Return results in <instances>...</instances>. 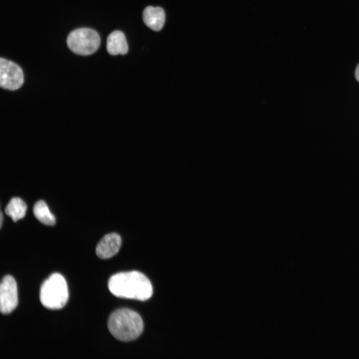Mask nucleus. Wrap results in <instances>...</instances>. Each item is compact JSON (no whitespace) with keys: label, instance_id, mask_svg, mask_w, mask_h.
Returning a JSON list of instances; mask_svg holds the SVG:
<instances>
[{"label":"nucleus","instance_id":"nucleus-1","mask_svg":"<svg viewBox=\"0 0 359 359\" xmlns=\"http://www.w3.org/2000/svg\"><path fill=\"white\" fill-rule=\"evenodd\" d=\"M108 288L115 296L146 301L153 294V287L148 278L138 271L121 272L112 276Z\"/></svg>","mask_w":359,"mask_h":359},{"label":"nucleus","instance_id":"nucleus-2","mask_svg":"<svg viewBox=\"0 0 359 359\" xmlns=\"http://www.w3.org/2000/svg\"><path fill=\"white\" fill-rule=\"evenodd\" d=\"M108 328L112 335L123 342L137 339L142 333L144 323L136 312L122 308L114 312L109 317Z\"/></svg>","mask_w":359,"mask_h":359},{"label":"nucleus","instance_id":"nucleus-3","mask_svg":"<svg viewBox=\"0 0 359 359\" xmlns=\"http://www.w3.org/2000/svg\"><path fill=\"white\" fill-rule=\"evenodd\" d=\"M39 297L41 303L47 309L57 310L63 308L69 298L64 277L58 273L51 274L41 285Z\"/></svg>","mask_w":359,"mask_h":359},{"label":"nucleus","instance_id":"nucleus-4","mask_svg":"<svg viewBox=\"0 0 359 359\" xmlns=\"http://www.w3.org/2000/svg\"><path fill=\"white\" fill-rule=\"evenodd\" d=\"M67 44L74 53L80 55H88L98 50L100 38L98 33L93 29L78 28L69 34Z\"/></svg>","mask_w":359,"mask_h":359},{"label":"nucleus","instance_id":"nucleus-5","mask_svg":"<svg viewBox=\"0 0 359 359\" xmlns=\"http://www.w3.org/2000/svg\"><path fill=\"white\" fill-rule=\"evenodd\" d=\"M21 68L14 62L4 58L0 59V86L9 90L19 88L23 83Z\"/></svg>","mask_w":359,"mask_h":359},{"label":"nucleus","instance_id":"nucleus-6","mask_svg":"<svg viewBox=\"0 0 359 359\" xmlns=\"http://www.w3.org/2000/svg\"><path fill=\"white\" fill-rule=\"evenodd\" d=\"M18 304L16 283L10 275L4 276L0 285V311L2 314L12 312Z\"/></svg>","mask_w":359,"mask_h":359},{"label":"nucleus","instance_id":"nucleus-7","mask_svg":"<svg viewBox=\"0 0 359 359\" xmlns=\"http://www.w3.org/2000/svg\"><path fill=\"white\" fill-rule=\"evenodd\" d=\"M122 244L121 236L116 232L105 235L96 247V253L101 259H108L115 255Z\"/></svg>","mask_w":359,"mask_h":359},{"label":"nucleus","instance_id":"nucleus-8","mask_svg":"<svg viewBox=\"0 0 359 359\" xmlns=\"http://www.w3.org/2000/svg\"><path fill=\"white\" fill-rule=\"evenodd\" d=\"M165 12L161 7L148 6L143 12V19L145 24L154 31L161 30L165 21Z\"/></svg>","mask_w":359,"mask_h":359},{"label":"nucleus","instance_id":"nucleus-9","mask_svg":"<svg viewBox=\"0 0 359 359\" xmlns=\"http://www.w3.org/2000/svg\"><path fill=\"white\" fill-rule=\"evenodd\" d=\"M106 48L112 55H125L128 51V45L125 34L120 30L111 32L107 39Z\"/></svg>","mask_w":359,"mask_h":359},{"label":"nucleus","instance_id":"nucleus-10","mask_svg":"<svg viewBox=\"0 0 359 359\" xmlns=\"http://www.w3.org/2000/svg\"><path fill=\"white\" fill-rule=\"evenodd\" d=\"M27 210L25 202L20 197H12L8 203L5 208V213L10 216L13 221L23 218Z\"/></svg>","mask_w":359,"mask_h":359},{"label":"nucleus","instance_id":"nucleus-11","mask_svg":"<svg viewBox=\"0 0 359 359\" xmlns=\"http://www.w3.org/2000/svg\"><path fill=\"white\" fill-rule=\"evenodd\" d=\"M33 212L36 218L41 223L49 226L55 224V217L50 212L47 205L43 200H40L35 203Z\"/></svg>","mask_w":359,"mask_h":359},{"label":"nucleus","instance_id":"nucleus-12","mask_svg":"<svg viewBox=\"0 0 359 359\" xmlns=\"http://www.w3.org/2000/svg\"><path fill=\"white\" fill-rule=\"evenodd\" d=\"M355 74L356 79L359 82V63L356 68Z\"/></svg>","mask_w":359,"mask_h":359},{"label":"nucleus","instance_id":"nucleus-13","mask_svg":"<svg viewBox=\"0 0 359 359\" xmlns=\"http://www.w3.org/2000/svg\"><path fill=\"white\" fill-rule=\"evenodd\" d=\"M0 228H1L2 227V219H3V216H2V214L1 211H0Z\"/></svg>","mask_w":359,"mask_h":359}]
</instances>
